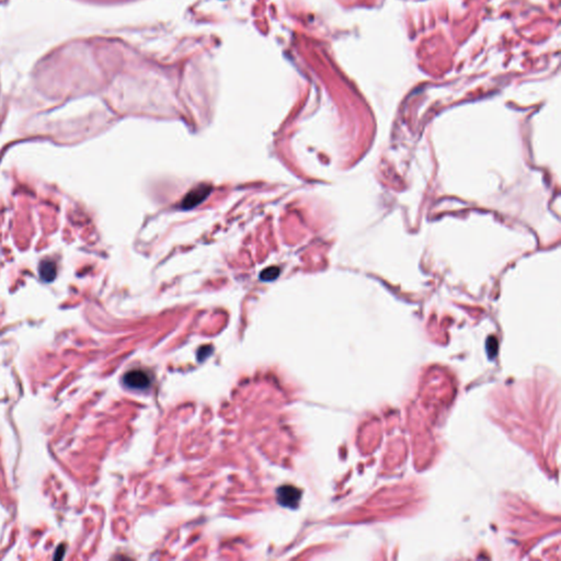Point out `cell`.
Here are the masks:
<instances>
[{
	"mask_svg": "<svg viewBox=\"0 0 561 561\" xmlns=\"http://www.w3.org/2000/svg\"><path fill=\"white\" fill-rule=\"evenodd\" d=\"M300 497V491L293 486H283L277 490V501L283 506L296 507Z\"/></svg>",
	"mask_w": 561,
	"mask_h": 561,
	"instance_id": "obj_3",
	"label": "cell"
},
{
	"mask_svg": "<svg viewBox=\"0 0 561 561\" xmlns=\"http://www.w3.org/2000/svg\"><path fill=\"white\" fill-rule=\"evenodd\" d=\"M124 384L132 389L143 390L150 385V378L148 374L141 370H134L124 375Z\"/></svg>",
	"mask_w": 561,
	"mask_h": 561,
	"instance_id": "obj_2",
	"label": "cell"
},
{
	"mask_svg": "<svg viewBox=\"0 0 561 561\" xmlns=\"http://www.w3.org/2000/svg\"><path fill=\"white\" fill-rule=\"evenodd\" d=\"M280 268L276 267V266H271V267H267L266 270H263L260 274V279L262 281H266V282H270V281H274L275 279H277L280 275Z\"/></svg>",
	"mask_w": 561,
	"mask_h": 561,
	"instance_id": "obj_5",
	"label": "cell"
},
{
	"mask_svg": "<svg viewBox=\"0 0 561 561\" xmlns=\"http://www.w3.org/2000/svg\"><path fill=\"white\" fill-rule=\"evenodd\" d=\"M55 266L52 262H43V265L40 267L41 276L46 281H52L55 277Z\"/></svg>",
	"mask_w": 561,
	"mask_h": 561,
	"instance_id": "obj_4",
	"label": "cell"
},
{
	"mask_svg": "<svg viewBox=\"0 0 561 561\" xmlns=\"http://www.w3.org/2000/svg\"><path fill=\"white\" fill-rule=\"evenodd\" d=\"M210 192H212V188L206 184H202L198 186V188H194L185 195V198L183 199V201H182L181 204L182 208L191 209L195 207V206H198L199 204L202 203L203 201L207 198V196L210 194Z\"/></svg>",
	"mask_w": 561,
	"mask_h": 561,
	"instance_id": "obj_1",
	"label": "cell"
}]
</instances>
